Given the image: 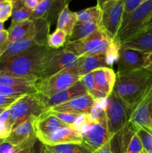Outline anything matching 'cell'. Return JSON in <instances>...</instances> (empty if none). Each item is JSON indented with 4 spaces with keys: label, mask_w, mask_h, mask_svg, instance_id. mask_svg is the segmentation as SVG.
<instances>
[{
    "label": "cell",
    "mask_w": 152,
    "mask_h": 153,
    "mask_svg": "<svg viewBox=\"0 0 152 153\" xmlns=\"http://www.w3.org/2000/svg\"><path fill=\"white\" fill-rule=\"evenodd\" d=\"M54 50L48 45H37L13 58L0 61V74L39 78Z\"/></svg>",
    "instance_id": "6da1fadb"
},
{
    "label": "cell",
    "mask_w": 152,
    "mask_h": 153,
    "mask_svg": "<svg viewBox=\"0 0 152 153\" xmlns=\"http://www.w3.org/2000/svg\"><path fill=\"white\" fill-rule=\"evenodd\" d=\"M152 85V72L139 69L131 72L116 73L113 91L128 105L133 108Z\"/></svg>",
    "instance_id": "7a4b0ae2"
},
{
    "label": "cell",
    "mask_w": 152,
    "mask_h": 153,
    "mask_svg": "<svg viewBox=\"0 0 152 153\" xmlns=\"http://www.w3.org/2000/svg\"><path fill=\"white\" fill-rule=\"evenodd\" d=\"M112 40L99 26L95 31L81 40L67 42L63 49L72 52L79 58L87 55H103L105 54Z\"/></svg>",
    "instance_id": "3957f363"
},
{
    "label": "cell",
    "mask_w": 152,
    "mask_h": 153,
    "mask_svg": "<svg viewBox=\"0 0 152 153\" xmlns=\"http://www.w3.org/2000/svg\"><path fill=\"white\" fill-rule=\"evenodd\" d=\"M8 111L12 130L25 122L29 117L34 115L38 117L42 114L47 111L38 93L22 96L8 108Z\"/></svg>",
    "instance_id": "277c9868"
},
{
    "label": "cell",
    "mask_w": 152,
    "mask_h": 153,
    "mask_svg": "<svg viewBox=\"0 0 152 153\" xmlns=\"http://www.w3.org/2000/svg\"><path fill=\"white\" fill-rule=\"evenodd\" d=\"M133 108L128 105L114 91L107 98L106 117L107 128L112 137L129 123Z\"/></svg>",
    "instance_id": "5b68a950"
},
{
    "label": "cell",
    "mask_w": 152,
    "mask_h": 153,
    "mask_svg": "<svg viewBox=\"0 0 152 153\" xmlns=\"http://www.w3.org/2000/svg\"><path fill=\"white\" fill-rule=\"evenodd\" d=\"M76 67L63 70L45 79H39L35 88L37 93L49 97L68 89L80 79Z\"/></svg>",
    "instance_id": "8992f818"
},
{
    "label": "cell",
    "mask_w": 152,
    "mask_h": 153,
    "mask_svg": "<svg viewBox=\"0 0 152 153\" xmlns=\"http://www.w3.org/2000/svg\"><path fill=\"white\" fill-rule=\"evenodd\" d=\"M152 13V0L142 2L122 20L116 40L121 44L135 37Z\"/></svg>",
    "instance_id": "52a82bcc"
},
{
    "label": "cell",
    "mask_w": 152,
    "mask_h": 153,
    "mask_svg": "<svg viewBox=\"0 0 152 153\" xmlns=\"http://www.w3.org/2000/svg\"><path fill=\"white\" fill-rule=\"evenodd\" d=\"M78 130L81 134L82 143L93 152L113 137L107 128L106 114L95 122H92L89 119Z\"/></svg>",
    "instance_id": "ba28073f"
},
{
    "label": "cell",
    "mask_w": 152,
    "mask_h": 153,
    "mask_svg": "<svg viewBox=\"0 0 152 153\" xmlns=\"http://www.w3.org/2000/svg\"><path fill=\"white\" fill-rule=\"evenodd\" d=\"M101 10L102 18L100 27L113 40H116L123 19L124 0L109 1L101 7Z\"/></svg>",
    "instance_id": "9c48e42d"
},
{
    "label": "cell",
    "mask_w": 152,
    "mask_h": 153,
    "mask_svg": "<svg viewBox=\"0 0 152 153\" xmlns=\"http://www.w3.org/2000/svg\"><path fill=\"white\" fill-rule=\"evenodd\" d=\"M79 58L72 52L65 50L63 47L55 49L43 67L39 79H45L63 70L76 67L78 64Z\"/></svg>",
    "instance_id": "30bf717a"
},
{
    "label": "cell",
    "mask_w": 152,
    "mask_h": 153,
    "mask_svg": "<svg viewBox=\"0 0 152 153\" xmlns=\"http://www.w3.org/2000/svg\"><path fill=\"white\" fill-rule=\"evenodd\" d=\"M37 117H29L25 122L12 130L5 141L19 147L20 150L28 149L38 141L36 134L35 121Z\"/></svg>",
    "instance_id": "8fae6325"
},
{
    "label": "cell",
    "mask_w": 152,
    "mask_h": 153,
    "mask_svg": "<svg viewBox=\"0 0 152 153\" xmlns=\"http://www.w3.org/2000/svg\"><path fill=\"white\" fill-rule=\"evenodd\" d=\"M148 55V53L126 48L121 45L119 59L117 61V73L131 72L142 69Z\"/></svg>",
    "instance_id": "7c38bea8"
},
{
    "label": "cell",
    "mask_w": 152,
    "mask_h": 153,
    "mask_svg": "<svg viewBox=\"0 0 152 153\" xmlns=\"http://www.w3.org/2000/svg\"><path fill=\"white\" fill-rule=\"evenodd\" d=\"M37 138L43 144L49 146L63 143H82V137L80 131L72 126L60 128L46 135L37 136Z\"/></svg>",
    "instance_id": "4fadbf2b"
},
{
    "label": "cell",
    "mask_w": 152,
    "mask_h": 153,
    "mask_svg": "<svg viewBox=\"0 0 152 153\" xmlns=\"http://www.w3.org/2000/svg\"><path fill=\"white\" fill-rule=\"evenodd\" d=\"M95 102V99L89 95L79 96L69 101L55 106L49 111L72 114H89Z\"/></svg>",
    "instance_id": "5bb4252c"
},
{
    "label": "cell",
    "mask_w": 152,
    "mask_h": 153,
    "mask_svg": "<svg viewBox=\"0 0 152 153\" xmlns=\"http://www.w3.org/2000/svg\"><path fill=\"white\" fill-rule=\"evenodd\" d=\"M152 102V85L147 90L139 101L134 105L129 123L134 128H149L148 110Z\"/></svg>",
    "instance_id": "9a60e30c"
},
{
    "label": "cell",
    "mask_w": 152,
    "mask_h": 153,
    "mask_svg": "<svg viewBox=\"0 0 152 153\" xmlns=\"http://www.w3.org/2000/svg\"><path fill=\"white\" fill-rule=\"evenodd\" d=\"M88 93L86 90L85 89L81 82L79 81L68 89L65 90L62 92L58 93V94L52 96V97H46L41 95V94H40V100H41L43 105L46 108V110L49 111L52 108L60 104H62V103L69 101V100H72L75 97L86 95Z\"/></svg>",
    "instance_id": "2e32d148"
},
{
    "label": "cell",
    "mask_w": 152,
    "mask_h": 153,
    "mask_svg": "<svg viewBox=\"0 0 152 153\" xmlns=\"http://www.w3.org/2000/svg\"><path fill=\"white\" fill-rule=\"evenodd\" d=\"M69 1L70 0H43L33 10L30 19H47L50 21L51 18H55L58 14L59 16L61 10Z\"/></svg>",
    "instance_id": "e0dca14e"
},
{
    "label": "cell",
    "mask_w": 152,
    "mask_h": 153,
    "mask_svg": "<svg viewBox=\"0 0 152 153\" xmlns=\"http://www.w3.org/2000/svg\"><path fill=\"white\" fill-rule=\"evenodd\" d=\"M68 126H70L61 121L48 111L37 117L35 121V130L37 137L40 135L51 134L56 130Z\"/></svg>",
    "instance_id": "ac0fdd59"
},
{
    "label": "cell",
    "mask_w": 152,
    "mask_h": 153,
    "mask_svg": "<svg viewBox=\"0 0 152 153\" xmlns=\"http://www.w3.org/2000/svg\"><path fill=\"white\" fill-rule=\"evenodd\" d=\"M98 91L107 97L112 94L116 83V74L110 67H100L92 72Z\"/></svg>",
    "instance_id": "d6986e66"
},
{
    "label": "cell",
    "mask_w": 152,
    "mask_h": 153,
    "mask_svg": "<svg viewBox=\"0 0 152 153\" xmlns=\"http://www.w3.org/2000/svg\"><path fill=\"white\" fill-rule=\"evenodd\" d=\"M7 31L9 34L8 41L10 43L28 37H32L36 40L37 28L35 22L32 19H27L14 25H10Z\"/></svg>",
    "instance_id": "ffe728a7"
},
{
    "label": "cell",
    "mask_w": 152,
    "mask_h": 153,
    "mask_svg": "<svg viewBox=\"0 0 152 153\" xmlns=\"http://www.w3.org/2000/svg\"><path fill=\"white\" fill-rule=\"evenodd\" d=\"M105 59V54L103 55H87L80 57L76 66L77 73L80 77L100 67H107Z\"/></svg>",
    "instance_id": "44dd1931"
},
{
    "label": "cell",
    "mask_w": 152,
    "mask_h": 153,
    "mask_svg": "<svg viewBox=\"0 0 152 153\" xmlns=\"http://www.w3.org/2000/svg\"><path fill=\"white\" fill-rule=\"evenodd\" d=\"M122 46L141 51L145 53H152V29L139 33L134 37L122 43Z\"/></svg>",
    "instance_id": "7402d4cb"
},
{
    "label": "cell",
    "mask_w": 152,
    "mask_h": 153,
    "mask_svg": "<svg viewBox=\"0 0 152 153\" xmlns=\"http://www.w3.org/2000/svg\"><path fill=\"white\" fill-rule=\"evenodd\" d=\"M37 45L40 44H38L37 40L32 37H28V38L10 43L7 50L0 57V61H5L9 58H13L16 55L22 54V52L28 50Z\"/></svg>",
    "instance_id": "603a6c76"
},
{
    "label": "cell",
    "mask_w": 152,
    "mask_h": 153,
    "mask_svg": "<svg viewBox=\"0 0 152 153\" xmlns=\"http://www.w3.org/2000/svg\"><path fill=\"white\" fill-rule=\"evenodd\" d=\"M93 151L83 143H63L49 146L43 144V153H92Z\"/></svg>",
    "instance_id": "cb8c5ba5"
},
{
    "label": "cell",
    "mask_w": 152,
    "mask_h": 153,
    "mask_svg": "<svg viewBox=\"0 0 152 153\" xmlns=\"http://www.w3.org/2000/svg\"><path fill=\"white\" fill-rule=\"evenodd\" d=\"M77 22V14L71 11L69 8V4L63 7L60 13L57 22V28L66 31L68 37L71 34L75 25Z\"/></svg>",
    "instance_id": "d4e9b609"
},
{
    "label": "cell",
    "mask_w": 152,
    "mask_h": 153,
    "mask_svg": "<svg viewBox=\"0 0 152 153\" xmlns=\"http://www.w3.org/2000/svg\"><path fill=\"white\" fill-rule=\"evenodd\" d=\"M36 76H20L10 74H0V85L7 86H26L34 85L39 81Z\"/></svg>",
    "instance_id": "484cf974"
},
{
    "label": "cell",
    "mask_w": 152,
    "mask_h": 153,
    "mask_svg": "<svg viewBox=\"0 0 152 153\" xmlns=\"http://www.w3.org/2000/svg\"><path fill=\"white\" fill-rule=\"evenodd\" d=\"M77 22H88L98 25L100 26L101 18H102V10L98 5L94 7L83 9L76 13Z\"/></svg>",
    "instance_id": "4316f807"
},
{
    "label": "cell",
    "mask_w": 152,
    "mask_h": 153,
    "mask_svg": "<svg viewBox=\"0 0 152 153\" xmlns=\"http://www.w3.org/2000/svg\"><path fill=\"white\" fill-rule=\"evenodd\" d=\"M98 27L99 26L95 24L77 22L73 28L71 34L68 37V42L81 40L95 31Z\"/></svg>",
    "instance_id": "83f0119b"
},
{
    "label": "cell",
    "mask_w": 152,
    "mask_h": 153,
    "mask_svg": "<svg viewBox=\"0 0 152 153\" xmlns=\"http://www.w3.org/2000/svg\"><path fill=\"white\" fill-rule=\"evenodd\" d=\"M33 10L24 5L22 0L14 1L11 15V25L30 19Z\"/></svg>",
    "instance_id": "f1b7e54d"
},
{
    "label": "cell",
    "mask_w": 152,
    "mask_h": 153,
    "mask_svg": "<svg viewBox=\"0 0 152 153\" xmlns=\"http://www.w3.org/2000/svg\"><path fill=\"white\" fill-rule=\"evenodd\" d=\"M37 89L34 85L26 86H7L0 85V94L7 96H24L25 94H36Z\"/></svg>",
    "instance_id": "f546056e"
},
{
    "label": "cell",
    "mask_w": 152,
    "mask_h": 153,
    "mask_svg": "<svg viewBox=\"0 0 152 153\" xmlns=\"http://www.w3.org/2000/svg\"><path fill=\"white\" fill-rule=\"evenodd\" d=\"M80 82L83 85V87L86 90L88 94L90 96H92L95 100L107 98L104 94H102L101 91H98V89L97 88L95 82V79H94L93 74H92V72L82 76L80 79Z\"/></svg>",
    "instance_id": "4dcf8cb0"
},
{
    "label": "cell",
    "mask_w": 152,
    "mask_h": 153,
    "mask_svg": "<svg viewBox=\"0 0 152 153\" xmlns=\"http://www.w3.org/2000/svg\"><path fill=\"white\" fill-rule=\"evenodd\" d=\"M68 34L66 31L57 28L52 34H49L47 40V45L52 49H58L63 48L66 43Z\"/></svg>",
    "instance_id": "1f68e13d"
},
{
    "label": "cell",
    "mask_w": 152,
    "mask_h": 153,
    "mask_svg": "<svg viewBox=\"0 0 152 153\" xmlns=\"http://www.w3.org/2000/svg\"><path fill=\"white\" fill-rule=\"evenodd\" d=\"M134 128L141 140L143 151L146 153L152 152V130L143 127H136Z\"/></svg>",
    "instance_id": "d6a6232c"
},
{
    "label": "cell",
    "mask_w": 152,
    "mask_h": 153,
    "mask_svg": "<svg viewBox=\"0 0 152 153\" xmlns=\"http://www.w3.org/2000/svg\"><path fill=\"white\" fill-rule=\"evenodd\" d=\"M121 45L122 44L116 40H112L110 42L109 47L105 52L106 63L108 67H112L115 62H117Z\"/></svg>",
    "instance_id": "836d02e7"
},
{
    "label": "cell",
    "mask_w": 152,
    "mask_h": 153,
    "mask_svg": "<svg viewBox=\"0 0 152 153\" xmlns=\"http://www.w3.org/2000/svg\"><path fill=\"white\" fill-rule=\"evenodd\" d=\"M12 131V126L9 120L8 108L0 114V139H7Z\"/></svg>",
    "instance_id": "e575fe53"
},
{
    "label": "cell",
    "mask_w": 152,
    "mask_h": 153,
    "mask_svg": "<svg viewBox=\"0 0 152 153\" xmlns=\"http://www.w3.org/2000/svg\"><path fill=\"white\" fill-rule=\"evenodd\" d=\"M13 7V0H5L0 8V22H4L12 15Z\"/></svg>",
    "instance_id": "d590c367"
},
{
    "label": "cell",
    "mask_w": 152,
    "mask_h": 153,
    "mask_svg": "<svg viewBox=\"0 0 152 153\" xmlns=\"http://www.w3.org/2000/svg\"><path fill=\"white\" fill-rule=\"evenodd\" d=\"M143 151L141 140L137 134H134L131 137L125 153H140Z\"/></svg>",
    "instance_id": "8d00e7d4"
},
{
    "label": "cell",
    "mask_w": 152,
    "mask_h": 153,
    "mask_svg": "<svg viewBox=\"0 0 152 153\" xmlns=\"http://www.w3.org/2000/svg\"><path fill=\"white\" fill-rule=\"evenodd\" d=\"M49 111L51 114L55 115V116L57 117L58 119H60L61 121H63V123H66L67 125L72 127L73 126H74L75 122V120H77V117H78V114H72L61 113V112L52 111Z\"/></svg>",
    "instance_id": "74e56055"
},
{
    "label": "cell",
    "mask_w": 152,
    "mask_h": 153,
    "mask_svg": "<svg viewBox=\"0 0 152 153\" xmlns=\"http://www.w3.org/2000/svg\"><path fill=\"white\" fill-rule=\"evenodd\" d=\"M142 0H124L123 20L142 4Z\"/></svg>",
    "instance_id": "f35d334b"
},
{
    "label": "cell",
    "mask_w": 152,
    "mask_h": 153,
    "mask_svg": "<svg viewBox=\"0 0 152 153\" xmlns=\"http://www.w3.org/2000/svg\"><path fill=\"white\" fill-rule=\"evenodd\" d=\"M22 96H7L0 94V108H7Z\"/></svg>",
    "instance_id": "ab89813d"
},
{
    "label": "cell",
    "mask_w": 152,
    "mask_h": 153,
    "mask_svg": "<svg viewBox=\"0 0 152 153\" xmlns=\"http://www.w3.org/2000/svg\"><path fill=\"white\" fill-rule=\"evenodd\" d=\"M9 34L7 30H2L0 31V57L4 53L8 48L10 42L8 41Z\"/></svg>",
    "instance_id": "60d3db41"
},
{
    "label": "cell",
    "mask_w": 152,
    "mask_h": 153,
    "mask_svg": "<svg viewBox=\"0 0 152 153\" xmlns=\"http://www.w3.org/2000/svg\"><path fill=\"white\" fill-rule=\"evenodd\" d=\"M19 150V147L13 146L5 140L0 145V153H18Z\"/></svg>",
    "instance_id": "b9f144b4"
},
{
    "label": "cell",
    "mask_w": 152,
    "mask_h": 153,
    "mask_svg": "<svg viewBox=\"0 0 152 153\" xmlns=\"http://www.w3.org/2000/svg\"><path fill=\"white\" fill-rule=\"evenodd\" d=\"M18 153H43V143L38 140V141L28 149L19 150Z\"/></svg>",
    "instance_id": "7bdbcfd3"
},
{
    "label": "cell",
    "mask_w": 152,
    "mask_h": 153,
    "mask_svg": "<svg viewBox=\"0 0 152 153\" xmlns=\"http://www.w3.org/2000/svg\"><path fill=\"white\" fill-rule=\"evenodd\" d=\"M24 5L31 10H34L43 0H22Z\"/></svg>",
    "instance_id": "ee69618b"
},
{
    "label": "cell",
    "mask_w": 152,
    "mask_h": 153,
    "mask_svg": "<svg viewBox=\"0 0 152 153\" xmlns=\"http://www.w3.org/2000/svg\"><path fill=\"white\" fill-rule=\"evenodd\" d=\"M92 153H113V150H112L111 147V143L110 141L107 142L104 145H103L101 147H100L99 149H96L95 151H94Z\"/></svg>",
    "instance_id": "f6af8a7d"
},
{
    "label": "cell",
    "mask_w": 152,
    "mask_h": 153,
    "mask_svg": "<svg viewBox=\"0 0 152 153\" xmlns=\"http://www.w3.org/2000/svg\"><path fill=\"white\" fill-rule=\"evenodd\" d=\"M149 29H152V13H151V14L150 15V16L148 18L147 20L145 22V23L143 24V25L142 26L141 30H140L139 32L137 34H139V33L143 32V31H147V30H149Z\"/></svg>",
    "instance_id": "bcb514c9"
},
{
    "label": "cell",
    "mask_w": 152,
    "mask_h": 153,
    "mask_svg": "<svg viewBox=\"0 0 152 153\" xmlns=\"http://www.w3.org/2000/svg\"><path fill=\"white\" fill-rule=\"evenodd\" d=\"M148 118H149V128L152 130V102L151 103L148 110Z\"/></svg>",
    "instance_id": "7dc6e473"
},
{
    "label": "cell",
    "mask_w": 152,
    "mask_h": 153,
    "mask_svg": "<svg viewBox=\"0 0 152 153\" xmlns=\"http://www.w3.org/2000/svg\"><path fill=\"white\" fill-rule=\"evenodd\" d=\"M118 1V0H97V5L99 6L100 7H102L106 3L109 2V1Z\"/></svg>",
    "instance_id": "c3c4849f"
},
{
    "label": "cell",
    "mask_w": 152,
    "mask_h": 153,
    "mask_svg": "<svg viewBox=\"0 0 152 153\" xmlns=\"http://www.w3.org/2000/svg\"><path fill=\"white\" fill-rule=\"evenodd\" d=\"M2 30H4V23L0 22V31H1Z\"/></svg>",
    "instance_id": "681fc988"
},
{
    "label": "cell",
    "mask_w": 152,
    "mask_h": 153,
    "mask_svg": "<svg viewBox=\"0 0 152 153\" xmlns=\"http://www.w3.org/2000/svg\"><path fill=\"white\" fill-rule=\"evenodd\" d=\"M5 109L6 108H0V114L2 113V112L4 111L5 110Z\"/></svg>",
    "instance_id": "f907efd6"
},
{
    "label": "cell",
    "mask_w": 152,
    "mask_h": 153,
    "mask_svg": "<svg viewBox=\"0 0 152 153\" xmlns=\"http://www.w3.org/2000/svg\"><path fill=\"white\" fill-rule=\"evenodd\" d=\"M4 1H5V0H1V1H0V8H1V7L2 6L3 3L4 2Z\"/></svg>",
    "instance_id": "816d5d0a"
},
{
    "label": "cell",
    "mask_w": 152,
    "mask_h": 153,
    "mask_svg": "<svg viewBox=\"0 0 152 153\" xmlns=\"http://www.w3.org/2000/svg\"><path fill=\"white\" fill-rule=\"evenodd\" d=\"M4 140H4V139H0V145H1L3 142H4Z\"/></svg>",
    "instance_id": "f5cc1de1"
},
{
    "label": "cell",
    "mask_w": 152,
    "mask_h": 153,
    "mask_svg": "<svg viewBox=\"0 0 152 153\" xmlns=\"http://www.w3.org/2000/svg\"><path fill=\"white\" fill-rule=\"evenodd\" d=\"M148 1V0H142V2H145V1Z\"/></svg>",
    "instance_id": "db71d44e"
},
{
    "label": "cell",
    "mask_w": 152,
    "mask_h": 153,
    "mask_svg": "<svg viewBox=\"0 0 152 153\" xmlns=\"http://www.w3.org/2000/svg\"><path fill=\"white\" fill-rule=\"evenodd\" d=\"M140 153H146L145 152V151H142V152H141Z\"/></svg>",
    "instance_id": "11a10c76"
},
{
    "label": "cell",
    "mask_w": 152,
    "mask_h": 153,
    "mask_svg": "<svg viewBox=\"0 0 152 153\" xmlns=\"http://www.w3.org/2000/svg\"><path fill=\"white\" fill-rule=\"evenodd\" d=\"M13 1H16V0H13Z\"/></svg>",
    "instance_id": "9f6ffc18"
},
{
    "label": "cell",
    "mask_w": 152,
    "mask_h": 153,
    "mask_svg": "<svg viewBox=\"0 0 152 153\" xmlns=\"http://www.w3.org/2000/svg\"><path fill=\"white\" fill-rule=\"evenodd\" d=\"M151 153H152V152H151Z\"/></svg>",
    "instance_id": "6f0895ef"
},
{
    "label": "cell",
    "mask_w": 152,
    "mask_h": 153,
    "mask_svg": "<svg viewBox=\"0 0 152 153\" xmlns=\"http://www.w3.org/2000/svg\"><path fill=\"white\" fill-rule=\"evenodd\" d=\"M0 1H1V0H0Z\"/></svg>",
    "instance_id": "680465c9"
}]
</instances>
